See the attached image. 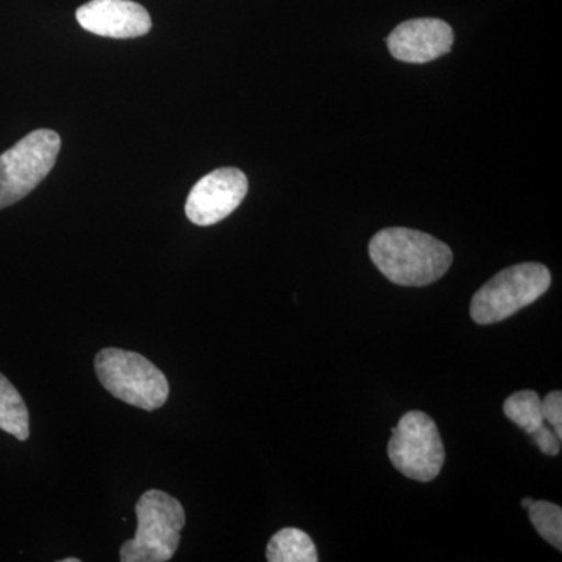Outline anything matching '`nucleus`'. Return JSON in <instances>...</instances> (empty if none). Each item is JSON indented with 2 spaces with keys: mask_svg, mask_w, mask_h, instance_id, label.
Listing matches in <instances>:
<instances>
[{
  "mask_svg": "<svg viewBox=\"0 0 562 562\" xmlns=\"http://www.w3.org/2000/svg\"><path fill=\"white\" fill-rule=\"evenodd\" d=\"M503 413L528 435L543 424L542 398L535 391L514 392L512 397L506 398Z\"/></svg>",
  "mask_w": 562,
  "mask_h": 562,
  "instance_id": "obj_12",
  "label": "nucleus"
},
{
  "mask_svg": "<svg viewBox=\"0 0 562 562\" xmlns=\"http://www.w3.org/2000/svg\"><path fill=\"white\" fill-rule=\"evenodd\" d=\"M249 190L246 173L236 168H221L202 177L188 195V220L199 227H210L231 216Z\"/></svg>",
  "mask_w": 562,
  "mask_h": 562,
  "instance_id": "obj_7",
  "label": "nucleus"
},
{
  "mask_svg": "<svg viewBox=\"0 0 562 562\" xmlns=\"http://www.w3.org/2000/svg\"><path fill=\"white\" fill-rule=\"evenodd\" d=\"M77 21L85 31L114 40L138 38L151 29L149 11L132 0H90L77 10Z\"/></svg>",
  "mask_w": 562,
  "mask_h": 562,
  "instance_id": "obj_8",
  "label": "nucleus"
},
{
  "mask_svg": "<svg viewBox=\"0 0 562 562\" xmlns=\"http://www.w3.org/2000/svg\"><path fill=\"white\" fill-rule=\"evenodd\" d=\"M387 454L406 479L428 483L441 472L446 449L438 425L428 414L409 412L392 428Z\"/></svg>",
  "mask_w": 562,
  "mask_h": 562,
  "instance_id": "obj_6",
  "label": "nucleus"
},
{
  "mask_svg": "<svg viewBox=\"0 0 562 562\" xmlns=\"http://www.w3.org/2000/svg\"><path fill=\"white\" fill-rule=\"evenodd\" d=\"M0 430L14 436L18 441L31 438V416L27 405L16 387L0 373Z\"/></svg>",
  "mask_w": 562,
  "mask_h": 562,
  "instance_id": "obj_11",
  "label": "nucleus"
},
{
  "mask_svg": "<svg viewBox=\"0 0 562 562\" xmlns=\"http://www.w3.org/2000/svg\"><path fill=\"white\" fill-rule=\"evenodd\" d=\"M136 517L138 530L135 538L121 547V561H171L179 549L180 531L187 522L181 503L166 492L147 491L136 503Z\"/></svg>",
  "mask_w": 562,
  "mask_h": 562,
  "instance_id": "obj_2",
  "label": "nucleus"
},
{
  "mask_svg": "<svg viewBox=\"0 0 562 562\" xmlns=\"http://www.w3.org/2000/svg\"><path fill=\"white\" fill-rule=\"evenodd\" d=\"M550 283L549 269L539 262H522L503 269L473 295L472 319L480 325L508 319L546 294Z\"/></svg>",
  "mask_w": 562,
  "mask_h": 562,
  "instance_id": "obj_4",
  "label": "nucleus"
},
{
  "mask_svg": "<svg viewBox=\"0 0 562 562\" xmlns=\"http://www.w3.org/2000/svg\"><path fill=\"white\" fill-rule=\"evenodd\" d=\"M543 422L552 425L554 432L562 439V394L553 391L542 401Z\"/></svg>",
  "mask_w": 562,
  "mask_h": 562,
  "instance_id": "obj_14",
  "label": "nucleus"
},
{
  "mask_svg": "<svg viewBox=\"0 0 562 562\" xmlns=\"http://www.w3.org/2000/svg\"><path fill=\"white\" fill-rule=\"evenodd\" d=\"M531 524L547 542L554 549L562 550V509L550 502H532L530 508Z\"/></svg>",
  "mask_w": 562,
  "mask_h": 562,
  "instance_id": "obj_13",
  "label": "nucleus"
},
{
  "mask_svg": "<svg viewBox=\"0 0 562 562\" xmlns=\"http://www.w3.org/2000/svg\"><path fill=\"white\" fill-rule=\"evenodd\" d=\"M61 149L54 131L32 132L0 155V210L20 202L49 176Z\"/></svg>",
  "mask_w": 562,
  "mask_h": 562,
  "instance_id": "obj_5",
  "label": "nucleus"
},
{
  "mask_svg": "<svg viewBox=\"0 0 562 562\" xmlns=\"http://www.w3.org/2000/svg\"><path fill=\"white\" fill-rule=\"evenodd\" d=\"M94 368L102 386L127 405L154 412L168 402V379L143 355L103 349L95 357Z\"/></svg>",
  "mask_w": 562,
  "mask_h": 562,
  "instance_id": "obj_3",
  "label": "nucleus"
},
{
  "mask_svg": "<svg viewBox=\"0 0 562 562\" xmlns=\"http://www.w3.org/2000/svg\"><path fill=\"white\" fill-rule=\"evenodd\" d=\"M453 31L447 22L436 18H420L403 22L387 38L392 57L424 65L449 54L453 46Z\"/></svg>",
  "mask_w": 562,
  "mask_h": 562,
  "instance_id": "obj_9",
  "label": "nucleus"
},
{
  "mask_svg": "<svg viewBox=\"0 0 562 562\" xmlns=\"http://www.w3.org/2000/svg\"><path fill=\"white\" fill-rule=\"evenodd\" d=\"M536 443H538L539 450L542 453L549 454V457H557L561 452V438L547 427L546 422L538 428V430L531 432Z\"/></svg>",
  "mask_w": 562,
  "mask_h": 562,
  "instance_id": "obj_15",
  "label": "nucleus"
},
{
  "mask_svg": "<svg viewBox=\"0 0 562 562\" xmlns=\"http://www.w3.org/2000/svg\"><path fill=\"white\" fill-rule=\"evenodd\" d=\"M269 562H317L316 546L305 531L283 528L272 536L266 550Z\"/></svg>",
  "mask_w": 562,
  "mask_h": 562,
  "instance_id": "obj_10",
  "label": "nucleus"
},
{
  "mask_svg": "<svg viewBox=\"0 0 562 562\" xmlns=\"http://www.w3.org/2000/svg\"><path fill=\"white\" fill-rule=\"evenodd\" d=\"M369 255L379 271L402 286H427L449 271L453 251L428 233L384 228L373 236Z\"/></svg>",
  "mask_w": 562,
  "mask_h": 562,
  "instance_id": "obj_1",
  "label": "nucleus"
},
{
  "mask_svg": "<svg viewBox=\"0 0 562 562\" xmlns=\"http://www.w3.org/2000/svg\"><path fill=\"white\" fill-rule=\"evenodd\" d=\"M532 502H535V501H532V498H530V497H528V498H524V501H522V506H524V508H525V509L530 508V505H531V503H532Z\"/></svg>",
  "mask_w": 562,
  "mask_h": 562,
  "instance_id": "obj_16",
  "label": "nucleus"
},
{
  "mask_svg": "<svg viewBox=\"0 0 562 562\" xmlns=\"http://www.w3.org/2000/svg\"><path fill=\"white\" fill-rule=\"evenodd\" d=\"M61 562H80L79 558H66V560H61Z\"/></svg>",
  "mask_w": 562,
  "mask_h": 562,
  "instance_id": "obj_17",
  "label": "nucleus"
}]
</instances>
